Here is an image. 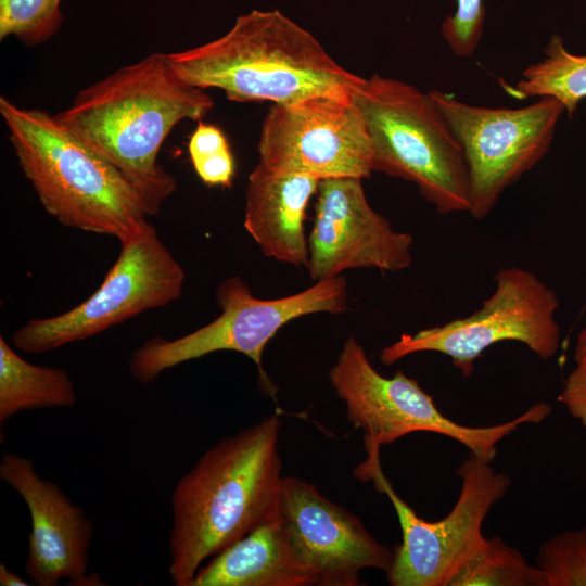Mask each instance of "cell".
Returning <instances> with one entry per match:
<instances>
[{
	"instance_id": "7c38bea8",
	"label": "cell",
	"mask_w": 586,
	"mask_h": 586,
	"mask_svg": "<svg viewBox=\"0 0 586 586\" xmlns=\"http://www.w3.org/2000/svg\"><path fill=\"white\" fill-rule=\"evenodd\" d=\"M257 149L265 166L319 180L366 179L372 173V143L353 94L273 104L264 118Z\"/></svg>"
},
{
	"instance_id": "2e32d148",
	"label": "cell",
	"mask_w": 586,
	"mask_h": 586,
	"mask_svg": "<svg viewBox=\"0 0 586 586\" xmlns=\"http://www.w3.org/2000/svg\"><path fill=\"white\" fill-rule=\"evenodd\" d=\"M319 179L271 169L258 163L249 176L244 227L263 254L282 263L307 267L305 217Z\"/></svg>"
},
{
	"instance_id": "5bb4252c",
	"label": "cell",
	"mask_w": 586,
	"mask_h": 586,
	"mask_svg": "<svg viewBox=\"0 0 586 586\" xmlns=\"http://www.w3.org/2000/svg\"><path fill=\"white\" fill-rule=\"evenodd\" d=\"M279 513L318 586L361 585L365 569L390 570L394 550L379 543L362 522L319 489L283 476Z\"/></svg>"
},
{
	"instance_id": "44dd1931",
	"label": "cell",
	"mask_w": 586,
	"mask_h": 586,
	"mask_svg": "<svg viewBox=\"0 0 586 586\" xmlns=\"http://www.w3.org/2000/svg\"><path fill=\"white\" fill-rule=\"evenodd\" d=\"M61 0H0V39L15 37L28 47L51 39L63 24Z\"/></svg>"
},
{
	"instance_id": "9c48e42d",
	"label": "cell",
	"mask_w": 586,
	"mask_h": 586,
	"mask_svg": "<svg viewBox=\"0 0 586 586\" xmlns=\"http://www.w3.org/2000/svg\"><path fill=\"white\" fill-rule=\"evenodd\" d=\"M495 290L473 314L442 326L403 334L384 347L380 360L391 366L420 352H436L450 358L463 377H470L485 349L504 341L526 345L542 359L552 358L560 347L556 320L557 294L535 273L507 267L495 276Z\"/></svg>"
},
{
	"instance_id": "5b68a950",
	"label": "cell",
	"mask_w": 586,
	"mask_h": 586,
	"mask_svg": "<svg viewBox=\"0 0 586 586\" xmlns=\"http://www.w3.org/2000/svg\"><path fill=\"white\" fill-rule=\"evenodd\" d=\"M353 98L371 139L372 171L415 183L440 214L470 211L462 148L429 92L373 74Z\"/></svg>"
},
{
	"instance_id": "7a4b0ae2",
	"label": "cell",
	"mask_w": 586,
	"mask_h": 586,
	"mask_svg": "<svg viewBox=\"0 0 586 586\" xmlns=\"http://www.w3.org/2000/svg\"><path fill=\"white\" fill-rule=\"evenodd\" d=\"M275 413L207 449L170 499L169 576L190 586L204 561L279 514L283 475Z\"/></svg>"
},
{
	"instance_id": "8fae6325",
	"label": "cell",
	"mask_w": 586,
	"mask_h": 586,
	"mask_svg": "<svg viewBox=\"0 0 586 586\" xmlns=\"http://www.w3.org/2000/svg\"><path fill=\"white\" fill-rule=\"evenodd\" d=\"M120 244L118 258L90 297L55 317L30 319L14 332L15 347L30 354L53 351L180 297L184 270L151 224Z\"/></svg>"
},
{
	"instance_id": "4fadbf2b",
	"label": "cell",
	"mask_w": 586,
	"mask_h": 586,
	"mask_svg": "<svg viewBox=\"0 0 586 586\" xmlns=\"http://www.w3.org/2000/svg\"><path fill=\"white\" fill-rule=\"evenodd\" d=\"M362 180L337 177L319 181L306 267L313 281L357 268L395 272L412 263L411 234L394 230L371 207Z\"/></svg>"
},
{
	"instance_id": "ffe728a7",
	"label": "cell",
	"mask_w": 586,
	"mask_h": 586,
	"mask_svg": "<svg viewBox=\"0 0 586 586\" xmlns=\"http://www.w3.org/2000/svg\"><path fill=\"white\" fill-rule=\"evenodd\" d=\"M447 586H545L539 568L498 537H484Z\"/></svg>"
},
{
	"instance_id": "6da1fadb",
	"label": "cell",
	"mask_w": 586,
	"mask_h": 586,
	"mask_svg": "<svg viewBox=\"0 0 586 586\" xmlns=\"http://www.w3.org/2000/svg\"><path fill=\"white\" fill-rule=\"evenodd\" d=\"M213 106L204 89L177 76L167 54L154 52L82 89L54 116L123 173L155 215L177 187L157 164L165 139L181 120L200 119Z\"/></svg>"
},
{
	"instance_id": "52a82bcc",
	"label": "cell",
	"mask_w": 586,
	"mask_h": 586,
	"mask_svg": "<svg viewBox=\"0 0 586 586\" xmlns=\"http://www.w3.org/2000/svg\"><path fill=\"white\" fill-rule=\"evenodd\" d=\"M380 445L365 444L367 458L354 470L361 481H372L386 495L397 514L402 543L386 579L392 586H447L449 579L485 537L486 515L511 486V479L497 472L491 462L470 455L457 468L461 489L451 511L429 522L403 500L382 471Z\"/></svg>"
},
{
	"instance_id": "ac0fdd59",
	"label": "cell",
	"mask_w": 586,
	"mask_h": 586,
	"mask_svg": "<svg viewBox=\"0 0 586 586\" xmlns=\"http://www.w3.org/2000/svg\"><path fill=\"white\" fill-rule=\"evenodd\" d=\"M77 393L62 368L34 365L0 336V424L21 411L71 408Z\"/></svg>"
},
{
	"instance_id": "484cf974",
	"label": "cell",
	"mask_w": 586,
	"mask_h": 586,
	"mask_svg": "<svg viewBox=\"0 0 586 586\" xmlns=\"http://www.w3.org/2000/svg\"><path fill=\"white\" fill-rule=\"evenodd\" d=\"M0 585L1 586H28L29 583L20 577L16 573L8 569L4 563H0Z\"/></svg>"
},
{
	"instance_id": "7402d4cb",
	"label": "cell",
	"mask_w": 586,
	"mask_h": 586,
	"mask_svg": "<svg viewBox=\"0 0 586 586\" xmlns=\"http://www.w3.org/2000/svg\"><path fill=\"white\" fill-rule=\"evenodd\" d=\"M545 586H586V527L562 531L536 556Z\"/></svg>"
},
{
	"instance_id": "d6986e66",
	"label": "cell",
	"mask_w": 586,
	"mask_h": 586,
	"mask_svg": "<svg viewBox=\"0 0 586 586\" xmlns=\"http://www.w3.org/2000/svg\"><path fill=\"white\" fill-rule=\"evenodd\" d=\"M517 99L550 97L562 103L571 118L586 99V54L571 53L563 38L553 34L540 61L528 65L513 87H505Z\"/></svg>"
},
{
	"instance_id": "e0dca14e",
	"label": "cell",
	"mask_w": 586,
	"mask_h": 586,
	"mask_svg": "<svg viewBox=\"0 0 586 586\" xmlns=\"http://www.w3.org/2000/svg\"><path fill=\"white\" fill-rule=\"evenodd\" d=\"M316 576L280 513L214 556L190 586H313Z\"/></svg>"
},
{
	"instance_id": "4316f807",
	"label": "cell",
	"mask_w": 586,
	"mask_h": 586,
	"mask_svg": "<svg viewBox=\"0 0 586 586\" xmlns=\"http://www.w3.org/2000/svg\"><path fill=\"white\" fill-rule=\"evenodd\" d=\"M574 361L576 367L586 368V326L577 336L574 349Z\"/></svg>"
},
{
	"instance_id": "d4e9b609",
	"label": "cell",
	"mask_w": 586,
	"mask_h": 586,
	"mask_svg": "<svg viewBox=\"0 0 586 586\" xmlns=\"http://www.w3.org/2000/svg\"><path fill=\"white\" fill-rule=\"evenodd\" d=\"M558 399L586 429V368L575 366L568 375Z\"/></svg>"
},
{
	"instance_id": "3957f363",
	"label": "cell",
	"mask_w": 586,
	"mask_h": 586,
	"mask_svg": "<svg viewBox=\"0 0 586 586\" xmlns=\"http://www.w3.org/2000/svg\"><path fill=\"white\" fill-rule=\"evenodd\" d=\"M167 58L184 82L220 89L237 102L288 104L317 95L353 94L364 79L342 67L309 31L277 10L240 15L224 36Z\"/></svg>"
},
{
	"instance_id": "30bf717a",
	"label": "cell",
	"mask_w": 586,
	"mask_h": 586,
	"mask_svg": "<svg viewBox=\"0 0 586 586\" xmlns=\"http://www.w3.org/2000/svg\"><path fill=\"white\" fill-rule=\"evenodd\" d=\"M429 94L462 148L469 213L476 219L485 218L501 193L547 154L565 112L550 97L512 109L472 105L440 90Z\"/></svg>"
},
{
	"instance_id": "ba28073f",
	"label": "cell",
	"mask_w": 586,
	"mask_h": 586,
	"mask_svg": "<svg viewBox=\"0 0 586 586\" xmlns=\"http://www.w3.org/2000/svg\"><path fill=\"white\" fill-rule=\"evenodd\" d=\"M220 315L208 324L177 339L155 336L135 351L129 360L131 375L141 384L153 382L164 371L218 351H233L257 366L266 390L275 388L262 367L267 343L289 321L298 317L347 307L346 280L342 276L316 281L298 293L262 300L252 294L239 276L227 278L217 289Z\"/></svg>"
},
{
	"instance_id": "cb8c5ba5",
	"label": "cell",
	"mask_w": 586,
	"mask_h": 586,
	"mask_svg": "<svg viewBox=\"0 0 586 586\" xmlns=\"http://www.w3.org/2000/svg\"><path fill=\"white\" fill-rule=\"evenodd\" d=\"M483 0H457V8L442 24V35L453 53L470 58L476 51L485 23Z\"/></svg>"
},
{
	"instance_id": "8992f818",
	"label": "cell",
	"mask_w": 586,
	"mask_h": 586,
	"mask_svg": "<svg viewBox=\"0 0 586 586\" xmlns=\"http://www.w3.org/2000/svg\"><path fill=\"white\" fill-rule=\"evenodd\" d=\"M329 380L345 404L347 420L364 431V442L382 446L415 432H430L457 441L487 462L496 457L500 441L523 424L542 422L551 411L549 404L540 402L500 424L457 423L440 411L416 379L400 370L391 378L379 373L354 336L345 341Z\"/></svg>"
},
{
	"instance_id": "603a6c76",
	"label": "cell",
	"mask_w": 586,
	"mask_h": 586,
	"mask_svg": "<svg viewBox=\"0 0 586 586\" xmlns=\"http://www.w3.org/2000/svg\"><path fill=\"white\" fill-rule=\"evenodd\" d=\"M188 149L193 168L205 184L231 187L234 160L220 128L199 120Z\"/></svg>"
},
{
	"instance_id": "9a60e30c",
	"label": "cell",
	"mask_w": 586,
	"mask_h": 586,
	"mask_svg": "<svg viewBox=\"0 0 586 586\" xmlns=\"http://www.w3.org/2000/svg\"><path fill=\"white\" fill-rule=\"evenodd\" d=\"M0 479L24 500L30 515L25 572L39 586L104 585L88 574L92 522L54 482L41 477L31 459L4 453Z\"/></svg>"
},
{
	"instance_id": "277c9868",
	"label": "cell",
	"mask_w": 586,
	"mask_h": 586,
	"mask_svg": "<svg viewBox=\"0 0 586 586\" xmlns=\"http://www.w3.org/2000/svg\"><path fill=\"white\" fill-rule=\"evenodd\" d=\"M0 113L24 176L60 224L124 242L150 222L135 186L54 115L0 98Z\"/></svg>"
}]
</instances>
